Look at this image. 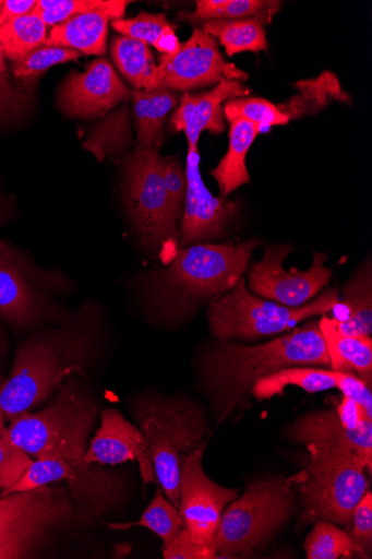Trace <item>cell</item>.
<instances>
[{
	"label": "cell",
	"mask_w": 372,
	"mask_h": 559,
	"mask_svg": "<svg viewBox=\"0 0 372 559\" xmlns=\"http://www.w3.org/2000/svg\"><path fill=\"white\" fill-rule=\"evenodd\" d=\"M98 307L87 300L55 329L31 335L17 348L0 385V409L11 423L55 395L74 373L86 377L98 348Z\"/></svg>",
	"instance_id": "cell-1"
},
{
	"label": "cell",
	"mask_w": 372,
	"mask_h": 559,
	"mask_svg": "<svg viewBox=\"0 0 372 559\" xmlns=\"http://www.w3.org/2000/svg\"><path fill=\"white\" fill-rule=\"evenodd\" d=\"M305 366L331 368L317 322L261 345L219 341L202 353L200 374L212 409L223 423L250 394L257 379L288 367Z\"/></svg>",
	"instance_id": "cell-2"
},
{
	"label": "cell",
	"mask_w": 372,
	"mask_h": 559,
	"mask_svg": "<svg viewBox=\"0 0 372 559\" xmlns=\"http://www.w3.org/2000/svg\"><path fill=\"white\" fill-rule=\"evenodd\" d=\"M255 240L182 247L166 267L145 274L142 289L152 316L169 326L191 319L205 301L229 292L248 270Z\"/></svg>",
	"instance_id": "cell-3"
},
{
	"label": "cell",
	"mask_w": 372,
	"mask_h": 559,
	"mask_svg": "<svg viewBox=\"0 0 372 559\" xmlns=\"http://www.w3.org/2000/svg\"><path fill=\"white\" fill-rule=\"evenodd\" d=\"M73 378L38 413H25L10 423L14 443L36 460L58 459L89 473L99 465L85 462L97 404Z\"/></svg>",
	"instance_id": "cell-4"
},
{
	"label": "cell",
	"mask_w": 372,
	"mask_h": 559,
	"mask_svg": "<svg viewBox=\"0 0 372 559\" xmlns=\"http://www.w3.org/2000/svg\"><path fill=\"white\" fill-rule=\"evenodd\" d=\"M132 411L147 441L158 485L178 508L181 462L183 455L204 443L205 415L187 399L153 394L135 399Z\"/></svg>",
	"instance_id": "cell-5"
},
{
	"label": "cell",
	"mask_w": 372,
	"mask_h": 559,
	"mask_svg": "<svg viewBox=\"0 0 372 559\" xmlns=\"http://www.w3.org/2000/svg\"><path fill=\"white\" fill-rule=\"evenodd\" d=\"M304 477L305 469L248 486L221 516L215 536L217 558L247 557L267 544L292 515L295 487Z\"/></svg>",
	"instance_id": "cell-6"
},
{
	"label": "cell",
	"mask_w": 372,
	"mask_h": 559,
	"mask_svg": "<svg viewBox=\"0 0 372 559\" xmlns=\"http://www.w3.org/2000/svg\"><path fill=\"white\" fill-rule=\"evenodd\" d=\"M338 293L334 289L298 308L254 296L239 277L232 288L208 302L207 320L212 334L219 341H253L292 330L299 323L336 309Z\"/></svg>",
	"instance_id": "cell-7"
},
{
	"label": "cell",
	"mask_w": 372,
	"mask_h": 559,
	"mask_svg": "<svg viewBox=\"0 0 372 559\" xmlns=\"http://www.w3.org/2000/svg\"><path fill=\"white\" fill-rule=\"evenodd\" d=\"M309 461L305 477L298 485L304 524L326 521L350 531L355 508L369 491L371 469L353 452L305 445Z\"/></svg>",
	"instance_id": "cell-8"
},
{
	"label": "cell",
	"mask_w": 372,
	"mask_h": 559,
	"mask_svg": "<svg viewBox=\"0 0 372 559\" xmlns=\"http://www.w3.org/2000/svg\"><path fill=\"white\" fill-rule=\"evenodd\" d=\"M61 270L39 267L27 252L0 239V318L15 331L62 321L57 298L72 292Z\"/></svg>",
	"instance_id": "cell-9"
},
{
	"label": "cell",
	"mask_w": 372,
	"mask_h": 559,
	"mask_svg": "<svg viewBox=\"0 0 372 559\" xmlns=\"http://www.w3.org/2000/svg\"><path fill=\"white\" fill-rule=\"evenodd\" d=\"M73 515L65 488L47 485L9 495L0 488V559L34 558L49 534Z\"/></svg>",
	"instance_id": "cell-10"
},
{
	"label": "cell",
	"mask_w": 372,
	"mask_h": 559,
	"mask_svg": "<svg viewBox=\"0 0 372 559\" xmlns=\"http://www.w3.org/2000/svg\"><path fill=\"white\" fill-rule=\"evenodd\" d=\"M124 201L142 242L158 248L178 240V222L166 188L163 156L157 148L137 146L128 158L124 169Z\"/></svg>",
	"instance_id": "cell-11"
},
{
	"label": "cell",
	"mask_w": 372,
	"mask_h": 559,
	"mask_svg": "<svg viewBox=\"0 0 372 559\" xmlns=\"http://www.w3.org/2000/svg\"><path fill=\"white\" fill-rule=\"evenodd\" d=\"M65 481L79 522L92 523L116 507L124 495L119 474L104 469L84 473L65 461L41 459L34 461L27 472L4 495L28 491Z\"/></svg>",
	"instance_id": "cell-12"
},
{
	"label": "cell",
	"mask_w": 372,
	"mask_h": 559,
	"mask_svg": "<svg viewBox=\"0 0 372 559\" xmlns=\"http://www.w3.org/2000/svg\"><path fill=\"white\" fill-rule=\"evenodd\" d=\"M206 443L183 455L178 511L183 531L195 543L216 547L215 536L228 503L239 497L237 489L212 481L202 468ZM217 548V547H216Z\"/></svg>",
	"instance_id": "cell-13"
},
{
	"label": "cell",
	"mask_w": 372,
	"mask_h": 559,
	"mask_svg": "<svg viewBox=\"0 0 372 559\" xmlns=\"http://www.w3.org/2000/svg\"><path fill=\"white\" fill-rule=\"evenodd\" d=\"M291 250L288 245L265 248L263 259L249 273V286L256 296L298 308L329 284L333 271L325 267L327 253L315 252L308 271L288 272L284 262Z\"/></svg>",
	"instance_id": "cell-14"
},
{
	"label": "cell",
	"mask_w": 372,
	"mask_h": 559,
	"mask_svg": "<svg viewBox=\"0 0 372 559\" xmlns=\"http://www.w3.org/2000/svg\"><path fill=\"white\" fill-rule=\"evenodd\" d=\"M229 67L216 38L195 28L175 53L159 58L158 87L185 92L220 83Z\"/></svg>",
	"instance_id": "cell-15"
},
{
	"label": "cell",
	"mask_w": 372,
	"mask_h": 559,
	"mask_svg": "<svg viewBox=\"0 0 372 559\" xmlns=\"http://www.w3.org/2000/svg\"><path fill=\"white\" fill-rule=\"evenodd\" d=\"M185 175L187 194L180 233L182 247L221 237L237 212L235 202L212 194L204 185L199 148H189Z\"/></svg>",
	"instance_id": "cell-16"
},
{
	"label": "cell",
	"mask_w": 372,
	"mask_h": 559,
	"mask_svg": "<svg viewBox=\"0 0 372 559\" xmlns=\"http://www.w3.org/2000/svg\"><path fill=\"white\" fill-rule=\"evenodd\" d=\"M131 91L123 84L108 60L93 61L83 73L73 72L65 81L59 102L71 117L97 118L129 99Z\"/></svg>",
	"instance_id": "cell-17"
},
{
	"label": "cell",
	"mask_w": 372,
	"mask_h": 559,
	"mask_svg": "<svg viewBox=\"0 0 372 559\" xmlns=\"http://www.w3.org/2000/svg\"><path fill=\"white\" fill-rule=\"evenodd\" d=\"M85 462L103 467L136 462L143 485H158L145 437L116 409L101 413L100 426L87 448Z\"/></svg>",
	"instance_id": "cell-18"
},
{
	"label": "cell",
	"mask_w": 372,
	"mask_h": 559,
	"mask_svg": "<svg viewBox=\"0 0 372 559\" xmlns=\"http://www.w3.org/2000/svg\"><path fill=\"white\" fill-rule=\"evenodd\" d=\"M249 93L240 82L224 79L218 85L202 94L185 93L180 107L171 118L178 132H184L189 148H199L201 133L221 134L226 130L224 104Z\"/></svg>",
	"instance_id": "cell-19"
},
{
	"label": "cell",
	"mask_w": 372,
	"mask_h": 559,
	"mask_svg": "<svg viewBox=\"0 0 372 559\" xmlns=\"http://www.w3.org/2000/svg\"><path fill=\"white\" fill-rule=\"evenodd\" d=\"M288 436L304 445L353 452L372 468V426L349 429L337 411L315 412L300 417L289 428Z\"/></svg>",
	"instance_id": "cell-20"
},
{
	"label": "cell",
	"mask_w": 372,
	"mask_h": 559,
	"mask_svg": "<svg viewBox=\"0 0 372 559\" xmlns=\"http://www.w3.org/2000/svg\"><path fill=\"white\" fill-rule=\"evenodd\" d=\"M118 20L115 14L103 11L75 16L52 27L45 45L73 49L85 56H103L110 22Z\"/></svg>",
	"instance_id": "cell-21"
},
{
	"label": "cell",
	"mask_w": 372,
	"mask_h": 559,
	"mask_svg": "<svg viewBox=\"0 0 372 559\" xmlns=\"http://www.w3.org/2000/svg\"><path fill=\"white\" fill-rule=\"evenodd\" d=\"M317 324L326 341L332 370L353 373L371 388V336L344 334L338 330L335 320L327 317H324Z\"/></svg>",
	"instance_id": "cell-22"
},
{
	"label": "cell",
	"mask_w": 372,
	"mask_h": 559,
	"mask_svg": "<svg viewBox=\"0 0 372 559\" xmlns=\"http://www.w3.org/2000/svg\"><path fill=\"white\" fill-rule=\"evenodd\" d=\"M132 97L139 146L157 148L164 140L165 123L178 99L166 87L134 90Z\"/></svg>",
	"instance_id": "cell-23"
},
{
	"label": "cell",
	"mask_w": 372,
	"mask_h": 559,
	"mask_svg": "<svg viewBox=\"0 0 372 559\" xmlns=\"http://www.w3.org/2000/svg\"><path fill=\"white\" fill-rule=\"evenodd\" d=\"M229 151L218 167L211 171L220 188L223 198H227L240 187L251 182L245 158L261 129L245 120L231 121Z\"/></svg>",
	"instance_id": "cell-24"
},
{
	"label": "cell",
	"mask_w": 372,
	"mask_h": 559,
	"mask_svg": "<svg viewBox=\"0 0 372 559\" xmlns=\"http://www.w3.org/2000/svg\"><path fill=\"white\" fill-rule=\"evenodd\" d=\"M280 9L281 2L276 0H197L195 12L183 14L182 19L202 24L211 21L255 20L268 25Z\"/></svg>",
	"instance_id": "cell-25"
},
{
	"label": "cell",
	"mask_w": 372,
	"mask_h": 559,
	"mask_svg": "<svg viewBox=\"0 0 372 559\" xmlns=\"http://www.w3.org/2000/svg\"><path fill=\"white\" fill-rule=\"evenodd\" d=\"M341 307L348 311L345 321L335 320L338 330L348 335L372 334V272L364 264L344 287Z\"/></svg>",
	"instance_id": "cell-26"
},
{
	"label": "cell",
	"mask_w": 372,
	"mask_h": 559,
	"mask_svg": "<svg viewBox=\"0 0 372 559\" xmlns=\"http://www.w3.org/2000/svg\"><path fill=\"white\" fill-rule=\"evenodd\" d=\"M111 53L117 68L135 90L158 87L157 66L148 45L118 36L112 41Z\"/></svg>",
	"instance_id": "cell-27"
},
{
	"label": "cell",
	"mask_w": 372,
	"mask_h": 559,
	"mask_svg": "<svg viewBox=\"0 0 372 559\" xmlns=\"http://www.w3.org/2000/svg\"><path fill=\"white\" fill-rule=\"evenodd\" d=\"M289 385L298 386L308 393L332 390L336 388L335 372L307 367H288L257 379L251 393L257 400H269L276 395H284L285 389Z\"/></svg>",
	"instance_id": "cell-28"
},
{
	"label": "cell",
	"mask_w": 372,
	"mask_h": 559,
	"mask_svg": "<svg viewBox=\"0 0 372 559\" xmlns=\"http://www.w3.org/2000/svg\"><path fill=\"white\" fill-rule=\"evenodd\" d=\"M202 31L218 38L230 58L243 52L257 55L269 47L263 24L255 20L211 21L202 24Z\"/></svg>",
	"instance_id": "cell-29"
},
{
	"label": "cell",
	"mask_w": 372,
	"mask_h": 559,
	"mask_svg": "<svg viewBox=\"0 0 372 559\" xmlns=\"http://www.w3.org/2000/svg\"><path fill=\"white\" fill-rule=\"evenodd\" d=\"M112 27L122 36L153 46L163 56L175 53L181 45L176 27L165 14L141 13L134 19L113 21Z\"/></svg>",
	"instance_id": "cell-30"
},
{
	"label": "cell",
	"mask_w": 372,
	"mask_h": 559,
	"mask_svg": "<svg viewBox=\"0 0 372 559\" xmlns=\"http://www.w3.org/2000/svg\"><path fill=\"white\" fill-rule=\"evenodd\" d=\"M46 40L47 26L34 12L0 26V48L13 63L44 46Z\"/></svg>",
	"instance_id": "cell-31"
},
{
	"label": "cell",
	"mask_w": 372,
	"mask_h": 559,
	"mask_svg": "<svg viewBox=\"0 0 372 559\" xmlns=\"http://www.w3.org/2000/svg\"><path fill=\"white\" fill-rule=\"evenodd\" d=\"M130 2L124 0H37L34 11L46 26L55 27L91 12H109L121 20Z\"/></svg>",
	"instance_id": "cell-32"
},
{
	"label": "cell",
	"mask_w": 372,
	"mask_h": 559,
	"mask_svg": "<svg viewBox=\"0 0 372 559\" xmlns=\"http://www.w3.org/2000/svg\"><path fill=\"white\" fill-rule=\"evenodd\" d=\"M142 526L164 540V545L171 544L181 533L183 525L178 508L165 497L161 489H157L153 500L146 508L142 518L135 523L110 524L112 531H128L131 527Z\"/></svg>",
	"instance_id": "cell-33"
},
{
	"label": "cell",
	"mask_w": 372,
	"mask_h": 559,
	"mask_svg": "<svg viewBox=\"0 0 372 559\" xmlns=\"http://www.w3.org/2000/svg\"><path fill=\"white\" fill-rule=\"evenodd\" d=\"M304 548L308 559L351 558L353 554L363 558L349 533L326 521L314 523L313 530L305 539Z\"/></svg>",
	"instance_id": "cell-34"
},
{
	"label": "cell",
	"mask_w": 372,
	"mask_h": 559,
	"mask_svg": "<svg viewBox=\"0 0 372 559\" xmlns=\"http://www.w3.org/2000/svg\"><path fill=\"white\" fill-rule=\"evenodd\" d=\"M80 58L81 53L76 50L44 45L33 50L24 59L14 62L12 73L23 84L24 88L29 90L50 68L76 61Z\"/></svg>",
	"instance_id": "cell-35"
},
{
	"label": "cell",
	"mask_w": 372,
	"mask_h": 559,
	"mask_svg": "<svg viewBox=\"0 0 372 559\" xmlns=\"http://www.w3.org/2000/svg\"><path fill=\"white\" fill-rule=\"evenodd\" d=\"M227 120H245L261 129L286 126L290 118L272 104L271 100L257 97H237L227 102L224 107Z\"/></svg>",
	"instance_id": "cell-36"
},
{
	"label": "cell",
	"mask_w": 372,
	"mask_h": 559,
	"mask_svg": "<svg viewBox=\"0 0 372 559\" xmlns=\"http://www.w3.org/2000/svg\"><path fill=\"white\" fill-rule=\"evenodd\" d=\"M4 378L0 377V385ZM31 455L17 447L12 440L9 427L0 409V488L9 489L33 465Z\"/></svg>",
	"instance_id": "cell-37"
},
{
	"label": "cell",
	"mask_w": 372,
	"mask_h": 559,
	"mask_svg": "<svg viewBox=\"0 0 372 559\" xmlns=\"http://www.w3.org/2000/svg\"><path fill=\"white\" fill-rule=\"evenodd\" d=\"M32 92L13 84L7 58L0 48V124L19 122L31 110Z\"/></svg>",
	"instance_id": "cell-38"
},
{
	"label": "cell",
	"mask_w": 372,
	"mask_h": 559,
	"mask_svg": "<svg viewBox=\"0 0 372 559\" xmlns=\"http://www.w3.org/2000/svg\"><path fill=\"white\" fill-rule=\"evenodd\" d=\"M348 533L363 558H369L372 548V495L370 491L355 508L352 525Z\"/></svg>",
	"instance_id": "cell-39"
},
{
	"label": "cell",
	"mask_w": 372,
	"mask_h": 559,
	"mask_svg": "<svg viewBox=\"0 0 372 559\" xmlns=\"http://www.w3.org/2000/svg\"><path fill=\"white\" fill-rule=\"evenodd\" d=\"M163 170L167 191L177 214L182 218L187 194V175L180 163L163 157Z\"/></svg>",
	"instance_id": "cell-40"
},
{
	"label": "cell",
	"mask_w": 372,
	"mask_h": 559,
	"mask_svg": "<svg viewBox=\"0 0 372 559\" xmlns=\"http://www.w3.org/2000/svg\"><path fill=\"white\" fill-rule=\"evenodd\" d=\"M166 559H214L218 557L216 547H207L192 540L185 531L169 545L163 546Z\"/></svg>",
	"instance_id": "cell-41"
},
{
	"label": "cell",
	"mask_w": 372,
	"mask_h": 559,
	"mask_svg": "<svg viewBox=\"0 0 372 559\" xmlns=\"http://www.w3.org/2000/svg\"><path fill=\"white\" fill-rule=\"evenodd\" d=\"M334 372L336 388L339 389L345 396L353 400L357 404H359L368 417L372 419L371 388L353 373Z\"/></svg>",
	"instance_id": "cell-42"
},
{
	"label": "cell",
	"mask_w": 372,
	"mask_h": 559,
	"mask_svg": "<svg viewBox=\"0 0 372 559\" xmlns=\"http://www.w3.org/2000/svg\"><path fill=\"white\" fill-rule=\"evenodd\" d=\"M36 4L37 0H4L2 11H0V26L32 14Z\"/></svg>",
	"instance_id": "cell-43"
},
{
	"label": "cell",
	"mask_w": 372,
	"mask_h": 559,
	"mask_svg": "<svg viewBox=\"0 0 372 559\" xmlns=\"http://www.w3.org/2000/svg\"><path fill=\"white\" fill-rule=\"evenodd\" d=\"M14 217L15 209L13 207V202L0 188V229Z\"/></svg>",
	"instance_id": "cell-44"
},
{
	"label": "cell",
	"mask_w": 372,
	"mask_h": 559,
	"mask_svg": "<svg viewBox=\"0 0 372 559\" xmlns=\"http://www.w3.org/2000/svg\"><path fill=\"white\" fill-rule=\"evenodd\" d=\"M4 336H3V333L2 331H0V354H2L3 349H4Z\"/></svg>",
	"instance_id": "cell-45"
},
{
	"label": "cell",
	"mask_w": 372,
	"mask_h": 559,
	"mask_svg": "<svg viewBox=\"0 0 372 559\" xmlns=\"http://www.w3.org/2000/svg\"><path fill=\"white\" fill-rule=\"evenodd\" d=\"M4 0H0V11H2Z\"/></svg>",
	"instance_id": "cell-46"
}]
</instances>
